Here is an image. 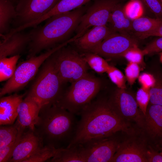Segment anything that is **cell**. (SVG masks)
<instances>
[{
	"mask_svg": "<svg viewBox=\"0 0 162 162\" xmlns=\"http://www.w3.org/2000/svg\"><path fill=\"white\" fill-rule=\"evenodd\" d=\"M74 136L66 147L84 145L118 133L131 134L138 128L121 118L108 101L98 99L81 112Z\"/></svg>",
	"mask_w": 162,
	"mask_h": 162,
	"instance_id": "1",
	"label": "cell"
},
{
	"mask_svg": "<svg viewBox=\"0 0 162 162\" xmlns=\"http://www.w3.org/2000/svg\"><path fill=\"white\" fill-rule=\"evenodd\" d=\"M87 9L83 6L68 12L54 15L46 20L43 26L34 27L30 31L31 38L28 47V58L69 40Z\"/></svg>",
	"mask_w": 162,
	"mask_h": 162,
	"instance_id": "2",
	"label": "cell"
},
{
	"mask_svg": "<svg viewBox=\"0 0 162 162\" xmlns=\"http://www.w3.org/2000/svg\"><path fill=\"white\" fill-rule=\"evenodd\" d=\"M75 115L56 104L41 108L34 131L43 145L57 148L68 146L78 122Z\"/></svg>",
	"mask_w": 162,
	"mask_h": 162,
	"instance_id": "3",
	"label": "cell"
},
{
	"mask_svg": "<svg viewBox=\"0 0 162 162\" xmlns=\"http://www.w3.org/2000/svg\"><path fill=\"white\" fill-rule=\"evenodd\" d=\"M63 84L56 68L53 53L42 64L27 95L35 100L41 109L51 106L56 104L62 95Z\"/></svg>",
	"mask_w": 162,
	"mask_h": 162,
	"instance_id": "4",
	"label": "cell"
},
{
	"mask_svg": "<svg viewBox=\"0 0 162 162\" xmlns=\"http://www.w3.org/2000/svg\"><path fill=\"white\" fill-rule=\"evenodd\" d=\"M100 80L88 74L71 83L56 103L75 115L80 113L99 92Z\"/></svg>",
	"mask_w": 162,
	"mask_h": 162,
	"instance_id": "5",
	"label": "cell"
},
{
	"mask_svg": "<svg viewBox=\"0 0 162 162\" xmlns=\"http://www.w3.org/2000/svg\"><path fill=\"white\" fill-rule=\"evenodd\" d=\"M63 44L46 50L38 56L32 57L17 65L13 76L0 89V97L18 92L24 88L36 76L45 61L55 52L64 47Z\"/></svg>",
	"mask_w": 162,
	"mask_h": 162,
	"instance_id": "6",
	"label": "cell"
},
{
	"mask_svg": "<svg viewBox=\"0 0 162 162\" xmlns=\"http://www.w3.org/2000/svg\"><path fill=\"white\" fill-rule=\"evenodd\" d=\"M64 46L53 53L55 65L62 83H72L88 74L87 64L83 56Z\"/></svg>",
	"mask_w": 162,
	"mask_h": 162,
	"instance_id": "7",
	"label": "cell"
},
{
	"mask_svg": "<svg viewBox=\"0 0 162 162\" xmlns=\"http://www.w3.org/2000/svg\"><path fill=\"white\" fill-rule=\"evenodd\" d=\"M121 0H95L81 17L70 43L81 37L91 27L106 25L110 15Z\"/></svg>",
	"mask_w": 162,
	"mask_h": 162,
	"instance_id": "8",
	"label": "cell"
},
{
	"mask_svg": "<svg viewBox=\"0 0 162 162\" xmlns=\"http://www.w3.org/2000/svg\"><path fill=\"white\" fill-rule=\"evenodd\" d=\"M116 113L123 119L134 124L143 131L144 115L140 110L136 98L125 89H118L108 101Z\"/></svg>",
	"mask_w": 162,
	"mask_h": 162,
	"instance_id": "9",
	"label": "cell"
},
{
	"mask_svg": "<svg viewBox=\"0 0 162 162\" xmlns=\"http://www.w3.org/2000/svg\"><path fill=\"white\" fill-rule=\"evenodd\" d=\"M143 131L127 135L121 139L111 162H147L148 139Z\"/></svg>",
	"mask_w": 162,
	"mask_h": 162,
	"instance_id": "10",
	"label": "cell"
},
{
	"mask_svg": "<svg viewBox=\"0 0 162 162\" xmlns=\"http://www.w3.org/2000/svg\"><path fill=\"white\" fill-rule=\"evenodd\" d=\"M59 0H19L15 8L16 16L12 22V28L37 20L50 10Z\"/></svg>",
	"mask_w": 162,
	"mask_h": 162,
	"instance_id": "11",
	"label": "cell"
},
{
	"mask_svg": "<svg viewBox=\"0 0 162 162\" xmlns=\"http://www.w3.org/2000/svg\"><path fill=\"white\" fill-rule=\"evenodd\" d=\"M120 133L82 145L86 162H111L122 139Z\"/></svg>",
	"mask_w": 162,
	"mask_h": 162,
	"instance_id": "12",
	"label": "cell"
},
{
	"mask_svg": "<svg viewBox=\"0 0 162 162\" xmlns=\"http://www.w3.org/2000/svg\"><path fill=\"white\" fill-rule=\"evenodd\" d=\"M136 45V40L130 35L113 33L89 52L107 57H122L128 49Z\"/></svg>",
	"mask_w": 162,
	"mask_h": 162,
	"instance_id": "13",
	"label": "cell"
},
{
	"mask_svg": "<svg viewBox=\"0 0 162 162\" xmlns=\"http://www.w3.org/2000/svg\"><path fill=\"white\" fill-rule=\"evenodd\" d=\"M143 132L158 148L162 139V106L150 104L144 115Z\"/></svg>",
	"mask_w": 162,
	"mask_h": 162,
	"instance_id": "14",
	"label": "cell"
},
{
	"mask_svg": "<svg viewBox=\"0 0 162 162\" xmlns=\"http://www.w3.org/2000/svg\"><path fill=\"white\" fill-rule=\"evenodd\" d=\"M25 130L13 150L9 162H23L43 145L34 130L30 129Z\"/></svg>",
	"mask_w": 162,
	"mask_h": 162,
	"instance_id": "15",
	"label": "cell"
},
{
	"mask_svg": "<svg viewBox=\"0 0 162 162\" xmlns=\"http://www.w3.org/2000/svg\"><path fill=\"white\" fill-rule=\"evenodd\" d=\"M40 109L38 103L27 95L18 107V116L15 123L17 128L24 130L30 129L34 131Z\"/></svg>",
	"mask_w": 162,
	"mask_h": 162,
	"instance_id": "16",
	"label": "cell"
},
{
	"mask_svg": "<svg viewBox=\"0 0 162 162\" xmlns=\"http://www.w3.org/2000/svg\"><path fill=\"white\" fill-rule=\"evenodd\" d=\"M29 31L16 32L0 44V59L8 56L20 55L28 47L31 40Z\"/></svg>",
	"mask_w": 162,
	"mask_h": 162,
	"instance_id": "17",
	"label": "cell"
},
{
	"mask_svg": "<svg viewBox=\"0 0 162 162\" xmlns=\"http://www.w3.org/2000/svg\"><path fill=\"white\" fill-rule=\"evenodd\" d=\"M113 33L106 25L94 26L74 42L80 49L89 52Z\"/></svg>",
	"mask_w": 162,
	"mask_h": 162,
	"instance_id": "18",
	"label": "cell"
},
{
	"mask_svg": "<svg viewBox=\"0 0 162 162\" xmlns=\"http://www.w3.org/2000/svg\"><path fill=\"white\" fill-rule=\"evenodd\" d=\"M26 94H15L2 97L0 99V125H9L14 124L18 116L17 109L20 103Z\"/></svg>",
	"mask_w": 162,
	"mask_h": 162,
	"instance_id": "19",
	"label": "cell"
},
{
	"mask_svg": "<svg viewBox=\"0 0 162 162\" xmlns=\"http://www.w3.org/2000/svg\"><path fill=\"white\" fill-rule=\"evenodd\" d=\"M123 7L120 3L115 7L109 18L108 26L113 32L130 35L132 20L126 15Z\"/></svg>",
	"mask_w": 162,
	"mask_h": 162,
	"instance_id": "20",
	"label": "cell"
},
{
	"mask_svg": "<svg viewBox=\"0 0 162 162\" xmlns=\"http://www.w3.org/2000/svg\"><path fill=\"white\" fill-rule=\"evenodd\" d=\"M91 0H60L55 6L44 15L25 25L26 28L34 27L56 15L71 11L83 6Z\"/></svg>",
	"mask_w": 162,
	"mask_h": 162,
	"instance_id": "21",
	"label": "cell"
},
{
	"mask_svg": "<svg viewBox=\"0 0 162 162\" xmlns=\"http://www.w3.org/2000/svg\"><path fill=\"white\" fill-rule=\"evenodd\" d=\"M51 162H86L83 146L78 145L60 148L56 155L48 160Z\"/></svg>",
	"mask_w": 162,
	"mask_h": 162,
	"instance_id": "22",
	"label": "cell"
},
{
	"mask_svg": "<svg viewBox=\"0 0 162 162\" xmlns=\"http://www.w3.org/2000/svg\"><path fill=\"white\" fill-rule=\"evenodd\" d=\"M16 12L10 0H0V33L5 35L10 31V24L16 18Z\"/></svg>",
	"mask_w": 162,
	"mask_h": 162,
	"instance_id": "23",
	"label": "cell"
},
{
	"mask_svg": "<svg viewBox=\"0 0 162 162\" xmlns=\"http://www.w3.org/2000/svg\"><path fill=\"white\" fill-rule=\"evenodd\" d=\"M162 23V20L141 16L132 20L131 31L138 38L154 30Z\"/></svg>",
	"mask_w": 162,
	"mask_h": 162,
	"instance_id": "24",
	"label": "cell"
},
{
	"mask_svg": "<svg viewBox=\"0 0 162 162\" xmlns=\"http://www.w3.org/2000/svg\"><path fill=\"white\" fill-rule=\"evenodd\" d=\"M20 55L0 59V81L8 80L13 75Z\"/></svg>",
	"mask_w": 162,
	"mask_h": 162,
	"instance_id": "25",
	"label": "cell"
},
{
	"mask_svg": "<svg viewBox=\"0 0 162 162\" xmlns=\"http://www.w3.org/2000/svg\"><path fill=\"white\" fill-rule=\"evenodd\" d=\"M60 148L48 145H43L36 150L23 162H43L54 157Z\"/></svg>",
	"mask_w": 162,
	"mask_h": 162,
	"instance_id": "26",
	"label": "cell"
},
{
	"mask_svg": "<svg viewBox=\"0 0 162 162\" xmlns=\"http://www.w3.org/2000/svg\"><path fill=\"white\" fill-rule=\"evenodd\" d=\"M83 56L90 67L98 73L106 72L110 66L101 56L97 54L86 52Z\"/></svg>",
	"mask_w": 162,
	"mask_h": 162,
	"instance_id": "27",
	"label": "cell"
},
{
	"mask_svg": "<svg viewBox=\"0 0 162 162\" xmlns=\"http://www.w3.org/2000/svg\"><path fill=\"white\" fill-rule=\"evenodd\" d=\"M18 129L15 124L2 125L0 127V148L14 142L17 137Z\"/></svg>",
	"mask_w": 162,
	"mask_h": 162,
	"instance_id": "28",
	"label": "cell"
},
{
	"mask_svg": "<svg viewBox=\"0 0 162 162\" xmlns=\"http://www.w3.org/2000/svg\"><path fill=\"white\" fill-rule=\"evenodd\" d=\"M143 3L138 1H130L123 7L127 17L133 20L142 16L144 12Z\"/></svg>",
	"mask_w": 162,
	"mask_h": 162,
	"instance_id": "29",
	"label": "cell"
},
{
	"mask_svg": "<svg viewBox=\"0 0 162 162\" xmlns=\"http://www.w3.org/2000/svg\"><path fill=\"white\" fill-rule=\"evenodd\" d=\"M155 78V84L149 90V103L162 106V75H158Z\"/></svg>",
	"mask_w": 162,
	"mask_h": 162,
	"instance_id": "30",
	"label": "cell"
},
{
	"mask_svg": "<svg viewBox=\"0 0 162 162\" xmlns=\"http://www.w3.org/2000/svg\"><path fill=\"white\" fill-rule=\"evenodd\" d=\"M106 73L111 80L119 88H126L125 76L120 70L110 65Z\"/></svg>",
	"mask_w": 162,
	"mask_h": 162,
	"instance_id": "31",
	"label": "cell"
},
{
	"mask_svg": "<svg viewBox=\"0 0 162 162\" xmlns=\"http://www.w3.org/2000/svg\"><path fill=\"white\" fill-rule=\"evenodd\" d=\"M149 90L141 87L137 90L136 99L139 107L145 115L150 102Z\"/></svg>",
	"mask_w": 162,
	"mask_h": 162,
	"instance_id": "32",
	"label": "cell"
},
{
	"mask_svg": "<svg viewBox=\"0 0 162 162\" xmlns=\"http://www.w3.org/2000/svg\"><path fill=\"white\" fill-rule=\"evenodd\" d=\"M144 56L142 50L140 49L136 45L128 49L122 57L124 58L129 62L140 65L143 62Z\"/></svg>",
	"mask_w": 162,
	"mask_h": 162,
	"instance_id": "33",
	"label": "cell"
},
{
	"mask_svg": "<svg viewBox=\"0 0 162 162\" xmlns=\"http://www.w3.org/2000/svg\"><path fill=\"white\" fill-rule=\"evenodd\" d=\"M140 71V68L138 64L129 62L125 69L126 78L129 84L132 85L138 78Z\"/></svg>",
	"mask_w": 162,
	"mask_h": 162,
	"instance_id": "34",
	"label": "cell"
},
{
	"mask_svg": "<svg viewBox=\"0 0 162 162\" xmlns=\"http://www.w3.org/2000/svg\"><path fill=\"white\" fill-rule=\"evenodd\" d=\"M23 132L18 131L15 140L10 144L0 148V162H9L12 152Z\"/></svg>",
	"mask_w": 162,
	"mask_h": 162,
	"instance_id": "35",
	"label": "cell"
},
{
	"mask_svg": "<svg viewBox=\"0 0 162 162\" xmlns=\"http://www.w3.org/2000/svg\"><path fill=\"white\" fill-rule=\"evenodd\" d=\"M143 4L155 15L162 20V3L159 0H142Z\"/></svg>",
	"mask_w": 162,
	"mask_h": 162,
	"instance_id": "36",
	"label": "cell"
},
{
	"mask_svg": "<svg viewBox=\"0 0 162 162\" xmlns=\"http://www.w3.org/2000/svg\"><path fill=\"white\" fill-rule=\"evenodd\" d=\"M158 37L142 50L144 55L153 54L162 52V37Z\"/></svg>",
	"mask_w": 162,
	"mask_h": 162,
	"instance_id": "37",
	"label": "cell"
},
{
	"mask_svg": "<svg viewBox=\"0 0 162 162\" xmlns=\"http://www.w3.org/2000/svg\"><path fill=\"white\" fill-rule=\"evenodd\" d=\"M138 81L142 87L146 89H150L154 85L156 79L151 74L143 73L139 75Z\"/></svg>",
	"mask_w": 162,
	"mask_h": 162,
	"instance_id": "38",
	"label": "cell"
},
{
	"mask_svg": "<svg viewBox=\"0 0 162 162\" xmlns=\"http://www.w3.org/2000/svg\"><path fill=\"white\" fill-rule=\"evenodd\" d=\"M147 162H162V153L148 146L147 152Z\"/></svg>",
	"mask_w": 162,
	"mask_h": 162,
	"instance_id": "39",
	"label": "cell"
},
{
	"mask_svg": "<svg viewBox=\"0 0 162 162\" xmlns=\"http://www.w3.org/2000/svg\"><path fill=\"white\" fill-rule=\"evenodd\" d=\"M152 36L162 37V23L154 30L140 36L139 38L142 39Z\"/></svg>",
	"mask_w": 162,
	"mask_h": 162,
	"instance_id": "40",
	"label": "cell"
},
{
	"mask_svg": "<svg viewBox=\"0 0 162 162\" xmlns=\"http://www.w3.org/2000/svg\"><path fill=\"white\" fill-rule=\"evenodd\" d=\"M158 148L160 150V152L162 153V139L159 142Z\"/></svg>",
	"mask_w": 162,
	"mask_h": 162,
	"instance_id": "41",
	"label": "cell"
},
{
	"mask_svg": "<svg viewBox=\"0 0 162 162\" xmlns=\"http://www.w3.org/2000/svg\"><path fill=\"white\" fill-rule=\"evenodd\" d=\"M159 58L160 61L162 63V52L159 53Z\"/></svg>",
	"mask_w": 162,
	"mask_h": 162,
	"instance_id": "42",
	"label": "cell"
},
{
	"mask_svg": "<svg viewBox=\"0 0 162 162\" xmlns=\"http://www.w3.org/2000/svg\"><path fill=\"white\" fill-rule=\"evenodd\" d=\"M130 1H138L142 2L143 4L142 0H129Z\"/></svg>",
	"mask_w": 162,
	"mask_h": 162,
	"instance_id": "43",
	"label": "cell"
},
{
	"mask_svg": "<svg viewBox=\"0 0 162 162\" xmlns=\"http://www.w3.org/2000/svg\"><path fill=\"white\" fill-rule=\"evenodd\" d=\"M162 3V0H159Z\"/></svg>",
	"mask_w": 162,
	"mask_h": 162,
	"instance_id": "44",
	"label": "cell"
}]
</instances>
